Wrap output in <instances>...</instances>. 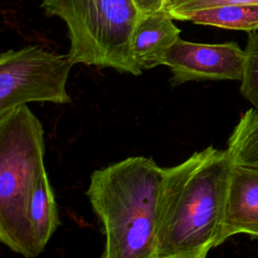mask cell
<instances>
[{"label":"cell","instance_id":"2","mask_svg":"<svg viewBox=\"0 0 258 258\" xmlns=\"http://www.w3.org/2000/svg\"><path fill=\"white\" fill-rule=\"evenodd\" d=\"M162 176L163 167L145 156L92 172L87 196L105 236L102 258H156Z\"/></svg>","mask_w":258,"mask_h":258},{"label":"cell","instance_id":"9","mask_svg":"<svg viewBox=\"0 0 258 258\" xmlns=\"http://www.w3.org/2000/svg\"><path fill=\"white\" fill-rule=\"evenodd\" d=\"M26 217L35 253L39 255L59 225L57 206L46 171L34 187Z\"/></svg>","mask_w":258,"mask_h":258},{"label":"cell","instance_id":"13","mask_svg":"<svg viewBox=\"0 0 258 258\" xmlns=\"http://www.w3.org/2000/svg\"><path fill=\"white\" fill-rule=\"evenodd\" d=\"M258 4V0H166L162 10L174 20L182 21L191 12L226 5Z\"/></svg>","mask_w":258,"mask_h":258},{"label":"cell","instance_id":"7","mask_svg":"<svg viewBox=\"0 0 258 258\" xmlns=\"http://www.w3.org/2000/svg\"><path fill=\"white\" fill-rule=\"evenodd\" d=\"M242 233L258 236V169L235 163L229 181L221 242Z\"/></svg>","mask_w":258,"mask_h":258},{"label":"cell","instance_id":"4","mask_svg":"<svg viewBox=\"0 0 258 258\" xmlns=\"http://www.w3.org/2000/svg\"><path fill=\"white\" fill-rule=\"evenodd\" d=\"M48 17L68 28L69 58L119 73L141 75L133 54V37L141 13L134 0H42Z\"/></svg>","mask_w":258,"mask_h":258},{"label":"cell","instance_id":"12","mask_svg":"<svg viewBox=\"0 0 258 258\" xmlns=\"http://www.w3.org/2000/svg\"><path fill=\"white\" fill-rule=\"evenodd\" d=\"M243 78L240 92L258 111V28L248 32Z\"/></svg>","mask_w":258,"mask_h":258},{"label":"cell","instance_id":"5","mask_svg":"<svg viewBox=\"0 0 258 258\" xmlns=\"http://www.w3.org/2000/svg\"><path fill=\"white\" fill-rule=\"evenodd\" d=\"M73 63L39 45L9 49L0 55V114L30 102L70 104L67 82Z\"/></svg>","mask_w":258,"mask_h":258},{"label":"cell","instance_id":"8","mask_svg":"<svg viewBox=\"0 0 258 258\" xmlns=\"http://www.w3.org/2000/svg\"><path fill=\"white\" fill-rule=\"evenodd\" d=\"M173 20L163 10L140 18L133 37V54L141 71L164 64L168 50L180 35Z\"/></svg>","mask_w":258,"mask_h":258},{"label":"cell","instance_id":"1","mask_svg":"<svg viewBox=\"0 0 258 258\" xmlns=\"http://www.w3.org/2000/svg\"><path fill=\"white\" fill-rule=\"evenodd\" d=\"M234 160L214 146L163 167L157 207L156 258H207L221 235Z\"/></svg>","mask_w":258,"mask_h":258},{"label":"cell","instance_id":"14","mask_svg":"<svg viewBox=\"0 0 258 258\" xmlns=\"http://www.w3.org/2000/svg\"><path fill=\"white\" fill-rule=\"evenodd\" d=\"M141 16H147L162 10L166 0H134Z\"/></svg>","mask_w":258,"mask_h":258},{"label":"cell","instance_id":"6","mask_svg":"<svg viewBox=\"0 0 258 258\" xmlns=\"http://www.w3.org/2000/svg\"><path fill=\"white\" fill-rule=\"evenodd\" d=\"M244 63V49L236 42L199 43L180 37L164 59L171 72L172 86L205 80L241 81Z\"/></svg>","mask_w":258,"mask_h":258},{"label":"cell","instance_id":"3","mask_svg":"<svg viewBox=\"0 0 258 258\" xmlns=\"http://www.w3.org/2000/svg\"><path fill=\"white\" fill-rule=\"evenodd\" d=\"M43 127L27 105L0 114V241L14 253L36 257L27 207L44 167Z\"/></svg>","mask_w":258,"mask_h":258},{"label":"cell","instance_id":"11","mask_svg":"<svg viewBox=\"0 0 258 258\" xmlns=\"http://www.w3.org/2000/svg\"><path fill=\"white\" fill-rule=\"evenodd\" d=\"M228 151L236 164L258 169V111H246L228 140Z\"/></svg>","mask_w":258,"mask_h":258},{"label":"cell","instance_id":"10","mask_svg":"<svg viewBox=\"0 0 258 258\" xmlns=\"http://www.w3.org/2000/svg\"><path fill=\"white\" fill-rule=\"evenodd\" d=\"M182 21L250 32L258 28V4H240L213 7L195 11Z\"/></svg>","mask_w":258,"mask_h":258}]
</instances>
